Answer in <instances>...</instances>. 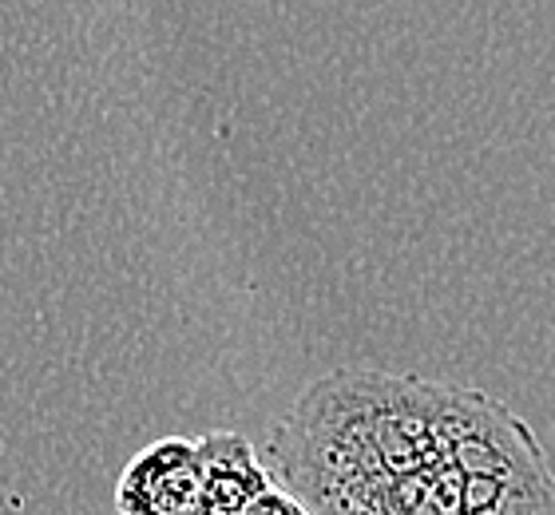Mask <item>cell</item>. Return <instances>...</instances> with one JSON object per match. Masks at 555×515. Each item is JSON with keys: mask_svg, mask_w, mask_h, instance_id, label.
I'll use <instances>...</instances> for the list:
<instances>
[{"mask_svg": "<svg viewBox=\"0 0 555 515\" xmlns=\"http://www.w3.org/2000/svg\"><path fill=\"white\" fill-rule=\"evenodd\" d=\"M262 464L310 515H555L552 460L520 412L370 365L313 381Z\"/></svg>", "mask_w": 555, "mask_h": 515, "instance_id": "cell-1", "label": "cell"}, {"mask_svg": "<svg viewBox=\"0 0 555 515\" xmlns=\"http://www.w3.org/2000/svg\"><path fill=\"white\" fill-rule=\"evenodd\" d=\"M243 515H310L306 507L294 500V495L286 492V488H278V484H270L267 492L258 495L255 504L246 507Z\"/></svg>", "mask_w": 555, "mask_h": 515, "instance_id": "cell-4", "label": "cell"}, {"mask_svg": "<svg viewBox=\"0 0 555 515\" xmlns=\"http://www.w3.org/2000/svg\"><path fill=\"white\" fill-rule=\"evenodd\" d=\"M112 504L119 515H203L195 436H163L135 452L119 472Z\"/></svg>", "mask_w": 555, "mask_h": 515, "instance_id": "cell-2", "label": "cell"}, {"mask_svg": "<svg viewBox=\"0 0 555 515\" xmlns=\"http://www.w3.org/2000/svg\"><path fill=\"white\" fill-rule=\"evenodd\" d=\"M195 448H198V512L203 515H243L274 484L250 436L207 433L198 436Z\"/></svg>", "mask_w": 555, "mask_h": 515, "instance_id": "cell-3", "label": "cell"}]
</instances>
